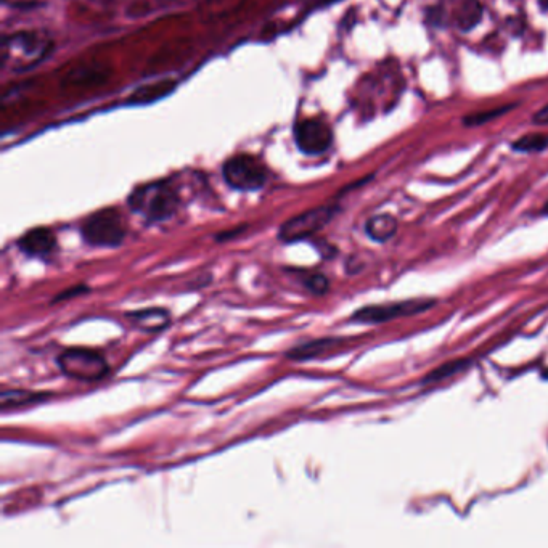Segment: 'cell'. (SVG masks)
Instances as JSON below:
<instances>
[{"mask_svg": "<svg viewBox=\"0 0 548 548\" xmlns=\"http://www.w3.org/2000/svg\"><path fill=\"white\" fill-rule=\"evenodd\" d=\"M127 205L148 221L163 222L176 214L180 198L169 182H152L137 187L127 198Z\"/></svg>", "mask_w": 548, "mask_h": 548, "instance_id": "obj_1", "label": "cell"}, {"mask_svg": "<svg viewBox=\"0 0 548 548\" xmlns=\"http://www.w3.org/2000/svg\"><path fill=\"white\" fill-rule=\"evenodd\" d=\"M542 213L545 214V216H548V201L545 203L544 209H542Z\"/></svg>", "mask_w": 548, "mask_h": 548, "instance_id": "obj_21", "label": "cell"}, {"mask_svg": "<svg viewBox=\"0 0 548 548\" xmlns=\"http://www.w3.org/2000/svg\"><path fill=\"white\" fill-rule=\"evenodd\" d=\"M295 142L304 155H322L332 147L333 132L324 119H301L295 124Z\"/></svg>", "mask_w": 548, "mask_h": 548, "instance_id": "obj_7", "label": "cell"}, {"mask_svg": "<svg viewBox=\"0 0 548 548\" xmlns=\"http://www.w3.org/2000/svg\"><path fill=\"white\" fill-rule=\"evenodd\" d=\"M548 148V134H528L516 139L512 144L513 152L539 153Z\"/></svg>", "mask_w": 548, "mask_h": 548, "instance_id": "obj_15", "label": "cell"}, {"mask_svg": "<svg viewBox=\"0 0 548 548\" xmlns=\"http://www.w3.org/2000/svg\"><path fill=\"white\" fill-rule=\"evenodd\" d=\"M52 396L54 394L33 393V391L13 389V391H4L2 393V396H0V405H2V410L20 409V407H28V405L49 401Z\"/></svg>", "mask_w": 548, "mask_h": 548, "instance_id": "obj_13", "label": "cell"}, {"mask_svg": "<svg viewBox=\"0 0 548 548\" xmlns=\"http://www.w3.org/2000/svg\"><path fill=\"white\" fill-rule=\"evenodd\" d=\"M483 5L479 0H462L455 9V25L463 33L475 29L483 20Z\"/></svg>", "mask_w": 548, "mask_h": 548, "instance_id": "obj_12", "label": "cell"}, {"mask_svg": "<svg viewBox=\"0 0 548 548\" xmlns=\"http://www.w3.org/2000/svg\"><path fill=\"white\" fill-rule=\"evenodd\" d=\"M341 343H343V340H338V338L311 341V343H304L298 348L291 349L287 352V357L291 360L317 359V357L324 356L328 352L335 351Z\"/></svg>", "mask_w": 548, "mask_h": 548, "instance_id": "obj_10", "label": "cell"}, {"mask_svg": "<svg viewBox=\"0 0 548 548\" xmlns=\"http://www.w3.org/2000/svg\"><path fill=\"white\" fill-rule=\"evenodd\" d=\"M397 219L391 214H377L370 217L365 224V234L372 238L373 242L385 243L396 235Z\"/></svg>", "mask_w": 548, "mask_h": 548, "instance_id": "obj_11", "label": "cell"}, {"mask_svg": "<svg viewBox=\"0 0 548 548\" xmlns=\"http://www.w3.org/2000/svg\"><path fill=\"white\" fill-rule=\"evenodd\" d=\"M90 288L87 285H76V287L68 288V290H63L60 295L55 296L52 303H60V301H68V299L76 298V296L87 295Z\"/></svg>", "mask_w": 548, "mask_h": 548, "instance_id": "obj_18", "label": "cell"}, {"mask_svg": "<svg viewBox=\"0 0 548 548\" xmlns=\"http://www.w3.org/2000/svg\"><path fill=\"white\" fill-rule=\"evenodd\" d=\"M470 365V360L459 359L452 360L449 364L441 365L439 369L434 370L428 377L423 380V383H438V381L446 380V378L454 377L455 373L462 372Z\"/></svg>", "mask_w": 548, "mask_h": 548, "instance_id": "obj_16", "label": "cell"}, {"mask_svg": "<svg viewBox=\"0 0 548 548\" xmlns=\"http://www.w3.org/2000/svg\"><path fill=\"white\" fill-rule=\"evenodd\" d=\"M123 217L115 208L100 209L87 217L81 227V235L86 243L100 248H115L126 238Z\"/></svg>", "mask_w": 548, "mask_h": 548, "instance_id": "obj_3", "label": "cell"}, {"mask_svg": "<svg viewBox=\"0 0 548 548\" xmlns=\"http://www.w3.org/2000/svg\"><path fill=\"white\" fill-rule=\"evenodd\" d=\"M540 5V9L544 10V12H548V0H537Z\"/></svg>", "mask_w": 548, "mask_h": 548, "instance_id": "obj_20", "label": "cell"}, {"mask_svg": "<svg viewBox=\"0 0 548 548\" xmlns=\"http://www.w3.org/2000/svg\"><path fill=\"white\" fill-rule=\"evenodd\" d=\"M126 319L132 322L135 327L148 333L163 332L164 328H168L171 324L169 312L160 309V307H148V309H140V311L127 312Z\"/></svg>", "mask_w": 548, "mask_h": 548, "instance_id": "obj_9", "label": "cell"}, {"mask_svg": "<svg viewBox=\"0 0 548 548\" xmlns=\"http://www.w3.org/2000/svg\"><path fill=\"white\" fill-rule=\"evenodd\" d=\"M335 206H319L299 216L291 217L290 221L280 227L279 238L285 243L301 242L324 229L335 217Z\"/></svg>", "mask_w": 548, "mask_h": 548, "instance_id": "obj_6", "label": "cell"}, {"mask_svg": "<svg viewBox=\"0 0 548 548\" xmlns=\"http://www.w3.org/2000/svg\"><path fill=\"white\" fill-rule=\"evenodd\" d=\"M18 248L28 256L34 258H45L50 256L57 250V237L54 232L45 227H36L26 232L23 237L18 240Z\"/></svg>", "mask_w": 548, "mask_h": 548, "instance_id": "obj_8", "label": "cell"}, {"mask_svg": "<svg viewBox=\"0 0 548 548\" xmlns=\"http://www.w3.org/2000/svg\"><path fill=\"white\" fill-rule=\"evenodd\" d=\"M222 176L229 187L242 192H254L266 185V166L250 155H237L225 161Z\"/></svg>", "mask_w": 548, "mask_h": 548, "instance_id": "obj_4", "label": "cell"}, {"mask_svg": "<svg viewBox=\"0 0 548 548\" xmlns=\"http://www.w3.org/2000/svg\"><path fill=\"white\" fill-rule=\"evenodd\" d=\"M434 299H407L393 304H380V306L362 307L352 314V322L357 324H385L401 317L423 314L434 306Z\"/></svg>", "mask_w": 548, "mask_h": 548, "instance_id": "obj_5", "label": "cell"}, {"mask_svg": "<svg viewBox=\"0 0 548 548\" xmlns=\"http://www.w3.org/2000/svg\"><path fill=\"white\" fill-rule=\"evenodd\" d=\"M57 364L66 377L84 383H97L110 373L107 359L94 349H66L57 357Z\"/></svg>", "mask_w": 548, "mask_h": 548, "instance_id": "obj_2", "label": "cell"}, {"mask_svg": "<svg viewBox=\"0 0 548 548\" xmlns=\"http://www.w3.org/2000/svg\"><path fill=\"white\" fill-rule=\"evenodd\" d=\"M532 123L536 124V126H548V105L540 108L536 115L532 116Z\"/></svg>", "mask_w": 548, "mask_h": 548, "instance_id": "obj_19", "label": "cell"}, {"mask_svg": "<svg viewBox=\"0 0 548 548\" xmlns=\"http://www.w3.org/2000/svg\"><path fill=\"white\" fill-rule=\"evenodd\" d=\"M516 107H518V103L502 105V107L491 108V110L476 111V113L465 116L463 124L467 127L483 126V124L491 123V121L500 118V116L507 115L510 111L515 110Z\"/></svg>", "mask_w": 548, "mask_h": 548, "instance_id": "obj_14", "label": "cell"}, {"mask_svg": "<svg viewBox=\"0 0 548 548\" xmlns=\"http://www.w3.org/2000/svg\"><path fill=\"white\" fill-rule=\"evenodd\" d=\"M304 285H306L307 290L311 291L312 295L317 296L325 295L328 288H330V282L324 274L307 275L304 279Z\"/></svg>", "mask_w": 548, "mask_h": 548, "instance_id": "obj_17", "label": "cell"}]
</instances>
